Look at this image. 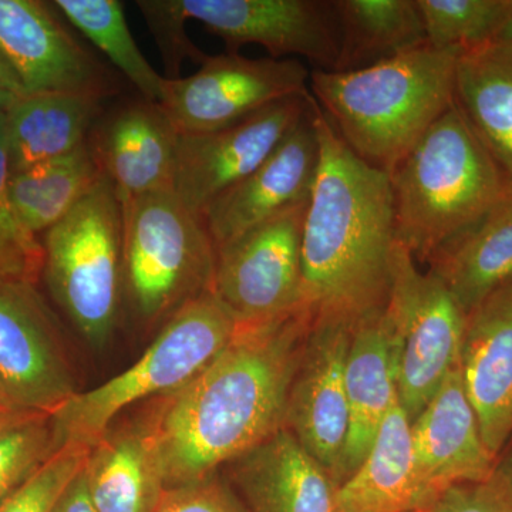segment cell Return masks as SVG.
<instances>
[{
  "label": "cell",
  "mask_w": 512,
  "mask_h": 512,
  "mask_svg": "<svg viewBox=\"0 0 512 512\" xmlns=\"http://www.w3.org/2000/svg\"><path fill=\"white\" fill-rule=\"evenodd\" d=\"M305 309L238 328L207 366L138 417L165 488L217 473L284 429L286 403L312 326Z\"/></svg>",
  "instance_id": "cell-1"
},
{
  "label": "cell",
  "mask_w": 512,
  "mask_h": 512,
  "mask_svg": "<svg viewBox=\"0 0 512 512\" xmlns=\"http://www.w3.org/2000/svg\"><path fill=\"white\" fill-rule=\"evenodd\" d=\"M319 164L302 229V308L355 323L386 308L397 245L389 174L356 156L311 94Z\"/></svg>",
  "instance_id": "cell-2"
},
{
  "label": "cell",
  "mask_w": 512,
  "mask_h": 512,
  "mask_svg": "<svg viewBox=\"0 0 512 512\" xmlns=\"http://www.w3.org/2000/svg\"><path fill=\"white\" fill-rule=\"evenodd\" d=\"M460 56L426 43L355 72L313 69L309 92L346 146L390 175L456 104Z\"/></svg>",
  "instance_id": "cell-3"
},
{
  "label": "cell",
  "mask_w": 512,
  "mask_h": 512,
  "mask_svg": "<svg viewBox=\"0 0 512 512\" xmlns=\"http://www.w3.org/2000/svg\"><path fill=\"white\" fill-rule=\"evenodd\" d=\"M389 177L396 239L417 264L512 195L457 104Z\"/></svg>",
  "instance_id": "cell-4"
},
{
  "label": "cell",
  "mask_w": 512,
  "mask_h": 512,
  "mask_svg": "<svg viewBox=\"0 0 512 512\" xmlns=\"http://www.w3.org/2000/svg\"><path fill=\"white\" fill-rule=\"evenodd\" d=\"M227 309L207 292L164 323L143 356L120 375L72 399L52 414L56 451L90 450L127 407L157 399L197 375L237 333Z\"/></svg>",
  "instance_id": "cell-5"
},
{
  "label": "cell",
  "mask_w": 512,
  "mask_h": 512,
  "mask_svg": "<svg viewBox=\"0 0 512 512\" xmlns=\"http://www.w3.org/2000/svg\"><path fill=\"white\" fill-rule=\"evenodd\" d=\"M120 202L123 302L147 328L164 325L188 302L212 292L214 242L205 221L174 190Z\"/></svg>",
  "instance_id": "cell-6"
},
{
  "label": "cell",
  "mask_w": 512,
  "mask_h": 512,
  "mask_svg": "<svg viewBox=\"0 0 512 512\" xmlns=\"http://www.w3.org/2000/svg\"><path fill=\"white\" fill-rule=\"evenodd\" d=\"M49 291L90 345L109 342L123 305L121 202L106 177L40 238Z\"/></svg>",
  "instance_id": "cell-7"
},
{
  "label": "cell",
  "mask_w": 512,
  "mask_h": 512,
  "mask_svg": "<svg viewBox=\"0 0 512 512\" xmlns=\"http://www.w3.org/2000/svg\"><path fill=\"white\" fill-rule=\"evenodd\" d=\"M384 315L392 332L397 396L413 421L460 363L468 316L447 286L429 269L421 271L399 242Z\"/></svg>",
  "instance_id": "cell-8"
},
{
  "label": "cell",
  "mask_w": 512,
  "mask_h": 512,
  "mask_svg": "<svg viewBox=\"0 0 512 512\" xmlns=\"http://www.w3.org/2000/svg\"><path fill=\"white\" fill-rule=\"evenodd\" d=\"M308 200L215 251L212 293L238 328L266 325L303 309L302 229Z\"/></svg>",
  "instance_id": "cell-9"
},
{
  "label": "cell",
  "mask_w": 512,
  "mask_h": 512,
  "mask_svg": "<svg viewBox=\"0 0 512 512\" xmlns=\"http://www.w3.org/2000/svg\"><path fill=\"white\" fill-rule=\"evenodd\" d=\"M311 72L296 59L221 53L188 77L165 79L161 106L180 136L211 133L292 97L308 96Z\"/></svg>",
  "instance_id": "cell-10"
},
{
  "label": "cell",
  "mask_w": 512,
  "mask_h": 512,
  "mask_svg": "<svg viewBox=\"0 0 512 512\" xmlns=\"http://www.w3.org/2000/svg\"><path fill=\"white\" fill-rule=\"evenodd\" d=\"M53 3L0 0V55L28 94L62 93L106 100L120 82L67 29Z\"/></svg>",
  "instance_id": "cell-11"
},
{
  "label": "cell",
  "mask_w": 512,
  "mask_h": 512,
  "mask_svg": "<svg viewBox=\"0 0 512 512\" xmlns=\"http://www.w3.org/2000/svg\"><path fill=\"white\" fill-rule=\"evenodd\" d=\"M184 18L220 37L228 53L264 47L271 59L302 57L333 72L339 57V23L333 0H178Z\"/></svg>",
  "instance_id": "cell-12"
},
{
  "label": "cell",
  "mask_w": 512,
  "mask_h": 512,
  "mask_svg": "<svg viewBox=\"0 0 512 512\" xmlns=\"http://www.w3.org/2000/svg\"><path fill=\"white\" fill-rule=\"evenodd\" d=\"M308 96L278 101L232 126L180 136L174 192L204 220L212 202L274 154L309 110Z\"/></svg>",
  "instance_id": "cell-13"
},
{
  "label": "cell",
  "mask_w": 512,
  "mask_h": 512,
  "mask_svg": "<svg viewBox=\"0 0 512 512\" xmlns=\"http://www.w3.org/2000/svg\"><path fill=\"white\" fill-rule=\"evenodd\" d=\"M0 384L20 409L50 416L79 393L35 284L0 282Z\"/></svg>",
  "instance_id": "cell-14"
},
{
  "label": "cell",
  "mask_w": 512,
  "mask_h": 512,
  "mask_svg": "<svg viewBox=\"0 0 512 512\" xmlns=\"http://www.w3.org/2000/svg\"><path fill=\"white\" fill-rule=\"evenodd\" d=\"M353 323L315 319L293 376L284 429L338 484L349 429L346 363Z\"/></svg>",
  "instance_id": "cell-15"
},
{
  "label": "cell",
  "mask_w": 512,
  "mask_h": 512,
  "mask_svg": "<svg viewBox=\"0 0 512 512\" xmlns=\"http://www.w3.org/2000/svg\"><path fill=\"white\" fill-rule=\"evenodd\" d=\"M180 134L160 103L138 97L101 113L87 148L124 198L174 190Z\"/></svg>",
  "instance_id": "cell-16"
},
{
  "label": "cell",
  "mask_w": 512,
  "mask_h": 512,
  "mask_svg": "<svg viewBox=\"0 0 512 512\" xmlns=\"http://www.w3.org/2000/svg\"><path fill=\"white\" fill-rule=\"evenodd\" d=\"M319 164L312 103L271 157L220 195L204 215L215 251L311 195Z\"/></svg>",
  "instance_id": "cell-17"
},
{
  "label": "cell",
  "mask_w": 512,
  "mask_h": 512,
  "mask_svg": "<svg viewBox=\"0 0 512 512\" xmlns=\"http://www.w3.org/2000/svg\"><path fill=\"white\" fill-rule=\"evenodd\" d=\"M412 439L423 508L451 485L493 477L497 460L481 437L460 363L412 421Z\"/></svg>",
  "instance_id": "cell-18"
},
{
  "label": "cell",
  "mask_w": 512,
  "mask_h": 512,
  "mask_svg": "<svg viewBox=\"0 0 512 512\" xmlns=\"http://www.w3.org/2000/svg\"><path fill=\"white\" fill-rule=\"evenodd\" d=\"M460 369L485 447L497 460L512 436V285L468 315Z\"/></svg>",
  "instance_id": "cell-19"
},
{
  "label": "cell",
  "mask_w": 512,
  "mask_h": 512,
  "mask_svg": "<svg viewBox=\"0 0 512 512\" xmlns=\"http://www.w3.org/2000/svg\"><path fill=\"white\" fill-rule=\"evenodd\" d=\"M221 473L248 512H336L338 484L286 429L229 461Z\"/></svg>",
  "instance_id": "cell-20"
},
{
  "label": "cell",
  "mask_w": 512,
  "mask_h": 512,
  "mask_svg": "<svg viewBox=\"0 0 512 512\" xmlns=\"http://www.w3.org/2000/svg\"><path fill=\"white\" fill-rule=\"evenodd\" d=\"M349 429L338 473V487L362 463L384 417L399 399L392 332L384 309L357 320L346 363Z\"/></svg>",
  "instance_id": "cell-21"
},
{
  "label": "cell",
  "mask_w": 512,
  "mask_h": 512,
  "mask_svg": "<svg viewBox=\"0 0 512 512\" xmlns=\"http://www.w3.org/2000/svg\"><path fill=\"white\" fill-rule=\"evenodd\" d=\"M427 265L467 316L511 286L512 195L443 245Z\"/></svg>",
  "instance_id": "cell-22"
},
{
  "label": "cell",
  "mask_w": 512,
  "mask_h": 512,
  "mask_svg": "<svg viewBox=\"0 0 512 512\" xmlns=\"http://www.w3.org/2000/svg\"><path fill=\"white\" fill-rule=\"evenodd\" d=\"M424 507L414 466L412 421L399 399L369 453L336 491V512H410Z\"/></svg>",
  "instance_id": "cell-23"
},
{
  "label": "cell",
  "mask_w": 512,
  "mask_h": 512,
  "mask_svg": "<svg viewBox=\"0 0 512 512\" xmlns=\"http://www.w3.org/2000/svg\"><path fill=\"white\" fill-rule=\"evenodd\" d=\"M103 100L76 94L19 97L5 113L10 173L63 158L84 146Z\"/></svg>",
  "instance_id": "cell-24"
},
{
  "label": "cell",
  "mask_w": 512,
  "mask_h": 512,
  "mask_svg": "<svg viewBox=\"0 0 512 512\" xmlns=\"http://www.w3.org/2000/svg\"><path fill=\"white\" fill-rule=\"evenodd\" d=\"M83 473L97 512H154L167 490L138 420L111 426Z\"/></svg>",
  "instance_id": "cell-25"
},
{
  "label": "cell",
  "mask_w": 512,
  "mask_h": 512,
  "mask_svg": "<svg viewBox=\"0 0 512 512\" xmlns=\"http://www.w3.org/2000/svg\"><path fill=\"white\" fill-rule=\"evenodd\" d=\"M456 104L512 194V52L491 45L458 59Z\"/></svg>",
  "instance_id": "cell-26"
},
{
  "label": "cell",
  "mask_w": 512,
  "mask_h": 512,
  "mask_svg": "<svg viewBox=\"0 0 512 512\" xmlns=\"http://www.w3.org/2000/svg\"><path fill=\"white\" fill-rule=\"evenodd\" d=\"M339 57L333 72H355L426 45L416 0H333Z\"/></svg>",
  "instance_id": "cell-27"
},
{
  "label": "cell",
  "mask_w": 512,
  "mask_h": 512,
  "mask_svg": "<svg viewBox=\"0 0 512 512\" xmlns=\"http://www.w3.org/2000/svg\"><path fill=\"white\" fill-rule=\"evenodd\" d=\"M101 178L99 165L84 144L69 156L10 173V201L22 224L40 238L66 218Z\"/></svg>",
  "instance_id": "cell-28"
},
{
  "label": "cell",
  "mask_w": 512,
  "mask_h": 512,
  "mask_svg": "<svg viewBox=\"0 0 512 512\" xmlns=\"http://www.w3.org/2000/svg\"><path fill=\"white\" fill-rule=\"evenodd\" d=\"M70 25L89 39L121 76L133 84L140 97L161 103L165 77L141 53L131 35L119 0H56L53 2Z\"/></svg>",
  "instance_id": "cell-29"
},
{
  "label": "cell",
  "mask_w": 512,
  "mask_h": 512,
  "mask_svg": "<svg viewBox=\"0 0 512 512\" xmlns=\"http://www.w3.org/2000/svg\"><path fill=\"white\" fill-rule=\"evenodd\" d=\"M427 43L463 53L491 45L511 0H416Z\"/></svg>",
  "instance_id": "cell-30"
},
{
  "label": "cell",
  "mask_w": 512,
  "mask_h": 512,
  "mask_svg": "<svg viewBox=\"0 0 512 512\" xmlns=\"http://www.w3.org/2000/svg\"><path fill=\"white\" fill-rule=\"evenodd\" d=\"M56 453L50 414L28 413L0 426V504Z\"/></svg>",
  "instance_id": "cell-31"
},
{
  "label": "cell",
  "mask_w": 512,
  "mask_h": 512,
  "mask_svg": "<svg viewBox=\"0 0 512 512\" xmlns=\"http://www.w3.org/2000/svg\"><path fill=\"white\" fill-rule=\"evenodd\" d=\"M10 163L5 114H0V282H39L43 272L42 241L19 220L9 194Z\"/></svg>",
  "instance_id": "cell-32"
},
{
  "label": "cell",
  "mask_w": 512,
  "mask_h": 512,
  "mask_svg": "<svg viewBox=\"0 0 512 512\" xmlns=\"http://www.w3.org/2000/svg\"><path fill=\"white\" fill-rule=\"evenodd\" d=\"M87 454L86 448H60L28 483L0 504V512H52L67 485L83 470Z\"/></svg>",
  "instance_id": "cell-33"
},
{
  "label": "cell",
  "mask_w": 512,
  "mask_h": 512,
  "mask_svg": "<svg viewBox=\"0 0 512 512\" xmlns=\"http://www.w3.org/2000/svg\"><path fill=\"white\" fill-rule=\"evenodd\" d=\"M138 9L143 13L150 32L156 39L163 56L165 79H180V70L185 59L202 64L208 55L198 49L185 33L183 10L178 0H138Z\"/></svg>",
  "instance_id": "cell-34"
},
{
  "label": "cell",
  "mask_w": 512,
  "mask_h": 512,
  "mask_svg": "<svg viewBox=\"0 0 512 512\" xmlns=\"http://www.w3.org/2000/svg\"><path fill=\"white\" fill-rule=\"evenodd\" d=\"M154 512H248L220 471L178 487L167 488Z\"/></svg>",
  "instance_id": "cell-35"
},
{
  "label": "cell",
  "mask_w": 512,
  "mask_h": 512,
  "mask_svg": "<svg viewBox=\"0 0 512 512\" xmlns=\"http://www.w3.org/2000/svg\"><path fill=\"white\" fill-rule=\"evenodd\" d=\"M421 512H512V504L493 474L485 481L451 485Z\"/></svg>",
  "instance_id": "cell-36"
},
{
  "label": "cell",
  "mask_w": 512,
  "mask_h": 512,
  "mask_svg": "<svg viewBox=\"0 0 512 512\" xmlns=\"http://www.w3.org/2000/svg\"><path fill=\"white\" fill-rule=\"evenodd\" d=\"M52 512H97L90 500L83 470L67 485Z\"/></svg>",
  "instance_id": "cell-37"
},
{
  "label": "cell",
  "mask_w": 512,
  "mask_h": 512,
  "mask_svg": "<svg viewBox=\"0 0 512 512\" xmlns=\"http://www.w3.org/2000/svg\"><path fill=\"white\" fill-rule=\"evenodd\" d=\"M491 46L511 50L512 52V0L510 8H508L507 13H505L503 22L500 23L493 40H491Z\"/></svg>",
  "instance_id": "cell-38"
},
{
  "label": "cell",
  "mask_w": 512,
  "mask_h": 512,
  "mask_svg": "<svg viewBox=\"0 0 512 512\" xmlns=\"http://www.w3.org/2000/svg\"><path fill=\"white\" fill-rule=\"evenodd\" d=\"M25 410L20 409L18 404L13 402L12 397L6 392L5 387L0 384V426L8 423V421L16 419V417L28 414Z\"/></svg>",
  "instance_id": "cell-39"
},
{
  "label": "cell",
  "mask_w": 512,
  "mask_h": 512,
  "mask_svg": "<svg viewBox=\"0 0 512 512\" xmlns=\"http://www.w3.org/2000/svg\"><path fill=\"white\" fill-rule=\"evenodd\" d=\"M0 87L2 89L10 90V92L25 96L22 84H20L18 76L13 72L9 63L0 55Z\"/></svg>",
  "instance_id": "cell-40"
},
{
  "label": "cell",
  "mask_w": 512,
  "mask_h": 512,
  "mask_svg": "<svg viewBox=\"0 0 512 512\" xmlns=\"http://www.w3.org/2000/svg\"><path fill=\"white\" fill-rule=\"evenodd\" d=\"M494 477L504 488L512 504V453L508 454L498 466H495Z\"/></svg>",
  "instance_id": "cell-41"
},
{
  "label": "cell",
  "mask_w": 512,
  "mask_h": 512,
  "mask_svg": "<svg viewBox=\"0 0 512 512\" xmlns=\"http://www.w3.org/2000/svg\"><path fill=\"white\" fill-rule=\"evenodd\" d=\"M19 97L22 96L0 87V114H5L18 101Z\"/></svg>",
  "instance_id": "cell-42"
},
{
  "label": "cell",
  "mask_w": 512,
  "mask_h": 512,
  "mask_svg": "<svg viewBox=\"0 0 512 512\" xmlns=\"http://www.w3.org/2000/svg\"><path fill=\"white\" fill-rule=\"evenodd\" d=\"M410 512H421V511H410Z\"/></svg>",
  "instance_id": "cell-43"
}]
</instances>
